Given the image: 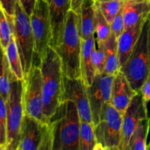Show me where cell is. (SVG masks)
I'll use <instances>...</instances> for the list:
<instances>
[{
	"label": "cell",
	"mask_w": 150,
	"mask_h": 150,
	"mask_svg": "<svg viewBox=\"0 0 150 150\" xmlns=\"http://www.w3.org/2000/svg\"><path fill=\"white\" fill-rule=\"evenodd\" d=\"M42 77V113L44 123H49L52 116L62 103L64 74L59 56L48 46L40 62Z\"/></svg>",
	"instance_id": "1"
},
{
	"label": "cell",
	"mask_w": 150,
	"mask_h": 150,
	"mask_svg": "<svg viewBox=\"0 0 150 150\" xmlns=\"http://www.w3.org/2000/svg\"><path fill=\"white\" fill-rule=\"evenodd\" d=\"M53 150H79L81 120L72 100L63 101L49 121Z\"/></svg>",
	"instance_id": "2"
},
{
	"label": "cell",
	"mask_w": 150,
	"mask_h": 150,
	"mask_svg": "<svg viewBox=\"0 0 150 150\" xmlns=\"http://www.w3.org/2000/svg\"><path fill=\"white\" fill-rule=\"evenodd\" d=\"M81 37L80 33V16L72 10L66 19L61 43L54 48L62 61L63 74L69 79L81 78Z\"/></svg>",
	"instance_id": "3"
},
{
	"label": "cell",
	"mask_w": 150,
	"mask_h": 150,
	"mask_svg": "<svg viewBox=\"0 0 150 150\" xmlns=\"http://www.w3.org/2000/svg\"><path fill=\"white\" fill-rule=\"evenodd\" d=\"M120 71L125 76L133 90L140 92L141 88L150 72L149 20L147 18L128 59L122 66Z\"/></svg>",
	"instance_id": "4"
},
{
	"label": "cell",
	"mask_w": 150,
	"mask_h": 150,
	"mask_svg": "<svg viewBox=\"0 0 150 150\" xmlns=\"http://www.w3.org/2000/svg\"><path fill=\"white\" fill-rule=\"evenodd\" d=\"M23 81L13 78L7 100V133L6 150H17L20 144L21 130L24 117L23 100Z\"/></svg>",
	"instance_id": "5"
},
{
	"label": "cell",
	"mask_w": 150,
	"mask_h": 150,
	"mask_svg": "<svg viewBox=\"0 0 150 150\" xmlns=\"http://www.w3.org/2000/svg\"><path fill=\"white\" fill-rule=\"evenodd\" d=\"M13 32L25 76L35 63L36 54L30 17L25 13L18 1L16 3Z\"/></svg>",
	"instance_id": "6"
},
{
	"label": "cell",
	"mask_w": 150,
	"mask_h": 150,
	"mask_svg": "<svg viewBox=\"0 0 150 150\" xmlns=\"http://www.w3.org/2000/svg\"><path fill=\"white\" fill-rule=\"evenodd\" d=\"M22 100L24 115L33 117L44 123L42 113V77L40 64H38L35 62L24 76Z\"/></svg>",
	"instance_id": "7"
},
{
	"label": "cell",
	"mask_w": 150,
	"mask_h": 150,
	"mask_svg": "<svg viewBox=\"0 0 150 150\" xmlns=\"http://www.w3.org/2000/svg\"><path fill=\"white\" fill-rule=\"evenodd\" d=\"M122 115L111 103L104 105L100 115L99 122L95 126L98 143L104 147H119L121 139Z\"/></svg>",
	"instance_id": "8"
},
{
	"label": "cell",
	"mask_w": 150,
	"mask_h": 150,
	"mask_svg": "<svg viewBox=\"0 0 150 150\" xmlns=\"http://www.w3.org/2000/svg\"><path fill=\"white\" fill-rule=\"evenodd\" d=\"M33 34L35 52L39 62L43 58L49 46L51 39V20L46 0H37L30 16Z\"/></svg>",
	"instance_id": "9"
},
{
	"label": "cell",
	"mask_w": 150,
	"mask_h": 150,
	"mask_svg": "<svg viewBox=\"0 0 150 150\" xmlns=\"http://www.w3.org/2000/svg\"><path fill=\"white\" fill-rule=\"evenodd\" d=\"M149 117L147 104L144 101L141 92H138L132 99L128 107L122 114L121 139L120 150H127L130 139L142 119Z\"/></svg>",
	"instance_id": "10"
},
{
	"label": "cell",
	"mask_w": 150,
	"mask_h": 150,
	"mask_svg": "<svg viewBox=\"0 0 150 150\" xmlns=\"http://www.w3.org/2000/svg\"><path fill=\"white\" fill-rule=\"evenodd\" d=\"M114 76L96 73L93 83L86 86L89 105L95 126L99 122L100 115L104 105L110 103L111 87Z\"/></svg>",
	"instance_id": "11"
},
{
	"label": "cell",
	"mask_w": 150,
	"mask_h": 150,
	"mask_svg": "<svg viewBox=\"0 0 150 150\" xmlns=\"http://www.w3.org/2000/svg\"><path fill=\"white\" fill-rule=\"evenodd\" d=\"M64 100H72L75 103L81 121L94 124L86 86L81 78L69 79L64 76L62 102Z\"/></svg>",
	"instance_id": "12"
},
{
	"label": "cell",
	"mask_w": 150,
	"mask_h": 150,
	"mask_svg": "<svg viewBox=\"0 0 150 150\" xmlns=\"http://www.w3.org/2000/svg\"><path fill=\"white\" fill-rule=\"evenodd\" d=\"M51 20V39L49 45L56 48L61 43L66 19L71 10V0H46Z\"/></svg>",
	"instance_id": "13"
},
{
	"label": "cell",
	"mask_w": 150,
	"mask_h": 150,
	"mask_svg": "<svg viewBox=\"0 0 150 150\" xmlns=\"http://www.w3.org/2000/svg\"><path fill=\"white\" fill-rule=\"evenodd\" d=\"M137 93L133 90L127 78L122 72L119 71L114 76L110 103L122 115Z\"/></svg>",
	"instance_id": "14"
},
{
	"label": "cell",
	"mask_w": 150,
	"mask_h": 150,
	"mask_svg": "<svg viewBox=\"0 0 150 150\" xmlns=\"http://www.w3.org/2000/svg\"><path fill=\"white\" fill-rule=\"evenodd\" d=\"M45 124L24 115L22 122L19 146L22 150H37L42 140Z\"/></svg>",
	"instance_id": "15"
},
{
	"label": "cell",
	"mask_w": 150,
	"mask_h": 150,
	"mask_svg": "<svg viewBox=\"0 0 150 150\" xmlns=\"http://www.w3.org/2000/svg\"><path fill=\"white\" fill-rule=\"evenodd\" d=\"M122 10L125 28L128 29L147 18L150 13V0H125Z\"/></svg>",
	"instance_id": "16"
},
{
	"label": "cell",
	"mask_w": 150,
	"mask_h": 150,
	"mask_svg": "<svg viewBox=\"0 0 150 150\" xmlns=\"http://www.w3.org/2000/svg\"><path fill=\"white\" fill-rule=\"evenodd\" d=\"M145 20L132 27L125 29L117 38V52L120 68L128 59L135 45L137 42Z\"/></svg>",
	"instance_id": "17"
},
{
	"label": "cell",
	"mask_w": 150,
	"mask_h": 150,
	"mask_svg": "<svg viewBox=\"0 0 150 150\" xmlns=\"http://www.w3.org/2000/svg\"><path fill=\"white\" fill-rule=\"evenodd\" d=\"M96 45L95 35L89 38L82 40L81 53V73L86 86H89L93 83L96 75L95 66L92 57V51Z\"/></svg>",
	"instance_id": "18"
},
{
	"label": "cell",
	"mask_w": 150,
	"mask_h": 150,
	"mask_svg": "<svg viewBox=\"0 0 150 150\" xmlns=\"http://www.w3.org/2000/svg\"><path fill=\"white\" fill-rule=\"evenodd\" d=\"M79 16L81 39H88L95 35V0H83Z\"/></svg>",
	"instance_id": "19"
},
{
	"label": "cell",
	"mask_w": 150,
	"mask_h": 150,
	"mask_svg": "<svg viewBox=\"0 0 150 150\" xmlns=\"http://www.w3.org/2000/svg\"><path fill=\"white\" fill-rule=\"evenodd\" d=\"M105 48L107 59L103 73L108 76H115L120 71V66L117 52V38L112 32L105 41Z\"/></svg>",
	"instance_id": "20"
},
{
	"label": "cell",
	"mask_w": 150,
	"mask_h": 150,
	"mask_svg": "<svg viewBox=\"0 0 150 150\" xmlns=\"http://www.w3.org/2000/svg\"><path fill=\"white\" fill-rule=\"evenodd\" d=\"M4 51H5L6 57H7L12 73L16 79L23 81L24 79V73H23L21 60L20 54H19L13 32L11 40Z\"/></svg>",
	"instance_id": "21"
},
{
	"label": "cell",
	"mask_w": 150,
	"mask_h": 150,
	"mask_svg": "<svg viewBox=\"0 0 150 150\" xmlns=\"http://www.w3.org/2000/svg\"><path fill=\"white\" fill-rule=\"evenodd\" d=\"M150 127V117L142 119L130 139L127 150H146Z\"/></svg>",
	"instance_id": "22"
},
{
	"label": "cell",
	"mask_w": 150,
	"mask_h": 150,
	"mask_svg": "<svg viewBox=\"0 0 150 150\" xmlns=\"http://www.w3.org/2000/svg\"><path fill=\"white\" fill-rule=\"evenodd\" d=\"M14 77L10 70L5 51L0 44V95L6 102L10 93V83Z\"/></svg>",
	"instance_id": "23"
},
{
	"label": "cell",
	"mask_w": 150,
	"mask_h": 150,
	"mask_svg": "<svg viewBox=\"0 0 150 150\" xmlns=\"http://www.w3.org/2000/svg\"><path fill=\"white\" fill-rule=\"evenodd\" d=\"M97 144L95 125L81 121L79 150H93Z\"/></svg>",
	"instance_id": "24"
},
{
	"label": "cell",
	"mask_w": 150,
	"mask_h": 150,
	"mask_svg": "<svg viewBox=\"0 0 150 150\" xmlns=\"http://www.w3.org/2000/svg\"><path fill=\"white\" fill-rule=\"evenodd\" d=\"M111 34V25L95 4V35L97 45H103Z\"/></svg>",
	"instance_id": "25"
},
{
	"label": "cell",
	"mask_w": 150,
	"mask_h": 150,
	"mask_svg": "<svg viewBox=\"0 0 150 150\" xmlns=\"http://www.w3.org/2000/svg\"><path fill=\"white\" fill-rule=\"evenodd\" d=\"M14 17L7 16L0 7V44L4 49L11 40L13 35V23Z\"/></svg>",
	"instance_id": "26"
},
{
	"label": "cell",
	"mask_w": 150,
	"mask_h": 150,
	"mask_svg": "<svg viewBox=\"0 0 150 150\" xmlns=\"http://www.w3.org/2000/svg\"><path fill=\"white\" fill-rule=\"evenodd\" d=\"M124 2L125 1H110L103 2L95 1V4L100 10L101 13L106 19L108 23L111 25L114 18L122 8Z\"/></svg>",
	"instance_id": "27"
},
{
	"label": "cell",
	"mask_w": 150,
	"mask_h": 150,
	"mask_svg": "<svg viewBox=\"0 0 150 150\" xmlns=\"http://www.w3.org/2000/svg\"><path fill=\"white\" fill-rule=\"evenodd\" d=\"M92 57L96 73H103L107 59L105 44L98 45V48L95 45L92 51Z\"/></svg>",
	"instance_id": "28"
},
{
	"label": "cell",
	"mask_w": 150,
	"mask_h": 150,
	"mask_svg": "<svg viewBox=\"0 0 150 150\" xmlns=\"http://www.w3.org/2000/svg\"><path fill=\"white\" fill-rule=\"evenodd\" d=\"M7 102L0 95V136L1 145H5L7 133Z\"/></svg>",
	"instance_id": "29"
},
{
	"label": "cell",
	"mask_w": 150,
	"mask_h": 150,
	"mask_svg": "<svg viewBox=\"0 0 150 150\" xmlns=\"http://www.w3.org/2000/svg\"><path fill=\"white\" fill-rule=\"evenodd\" d=\"M37 150H53L52 132L49 123L45 124L42 140Z\"/></svg>",
	"instance_id": "30"
},
{
	"label": "cell",
	"mask_w": 150,
	"mask_h": 150,
	"mask_svg": "<svg viewBox=\"0 0 150 150\" xmlns=\"http://www.w3.org/2000/svg\"><path fill=\"white\" fill-rule=\"evenodd\" d=\"M125 23L124 18H123L122 10L121 9L118 14L116 16L114 19L113 20L112 23H111V32L116 36V38H118L121 35V34L125 30Z\"/></svg>",
	"instance_id": "31"
},
{
	"label": "cell",
	"mask_w": 150,
	"mask_h": 150,
	"mask_svg": "<svg viewBox=\"0 0 150 150\" xmlns=\"http://www.w3.org/2000/svg\"><path fill=\"white\" fill-rule=\"evenodd\" d=\"M18 0H0V7L7 16L14 17Z\"/></svg>",
	"instance_id": "32"
},
{
	"label": "cell",
	"mask_w": 150,
	"mask_h": 150,
	"mask_svg": "<svg viewBox=\"0 0 150 150\" xmlns=\"http://www.w3.org/2000/svg\"><path fill=\"white\" fill-rule=\"evenodd\" d=\"M140 92L142 94L144 101L145 103L147 104L150 101V72L141 88Z\"/></svg>",
	"instance_id": "33"
},
{
	"label": "cell",
	"mask_w": 150,
	"mask_h": 150,
	"mask_svg": "<svg viewBox=\"0 0 150 150\" xmlns=\"http://www.w3.org/2000/svg\"><path fill=\"white\" fill-rule=\"evenodd\" d=\"M25 13L30 17L33 12L37 0H18Z\"/></svg>",
	"instance_id": "34"
},
{
	"label": "cell",
	"mask_w": 150,
	"mask_h": 150,
	"mask_svg": "<svg viewBox=\"0 0 150 150\" xmlns=\"http://www.w3.org/2000/svg\"><path fill=\"white\" fill-rule=\"evenodd\" d=\"M83 0H71V10L76 12L78 15H80L81 7Z\"/></svg>",
	"instance_id": "35"
},
{
	"label": "cell",
	"mask_w": 150,
	"mask_h": 150,
	"mask_svg": "<svg viewBox=\"0 0 150 150\" xmlns=\"http://www.w3.org/2000/svg\"><path fill=\"white\" fill-rule=\"evenodd\" d=\"M93 150H105V148H104V146H103L101 144L98 143L96 144V146H95V149H94Z\"/></svg>",
	"instance_id": "36"
},
{
	"label": "cell",
	"mask_w": 150,
	"mask_h": 150,
	"mask_svg": "<svg viewBox=\"0 0 150 150\" xmlns=\"http://www.w3.org/2000/svg\"><path fill=\"white\" fill-rule=\"evenodd\" d=\"M147 18L149 20V48H150V13L148 15Z\"/></svg>",
	"instance_id": "37"
},
{
	"label": "cell",
	"mask_w": 150,
	"mask_h": 150,
	"mask_svg": "<svg viewBox=\"0 0 150 150\" xmlns=\"http://www.w3.org/2000/svg\"><path fill=\"white\" fill-rule=\"evenodd\" d=\"M125 1V0H95L98 2H103V1Z\"/></svg>",
	"instance_id": "38"
},
{
	"label": "cell",
	"mask_w": 150,
	"mask_h": 150,
	"mask_svg": "<svg viewBox=\"0 0 150 150\" xmlns=\"http://www.w3.org/2000/svg\"><path fill=\"white\" fill-rule=\"evenodd\" d=\"M0 150H6L5 146L4 145H0Z\"/></svg>",
	"instance_id": "39"
},
{
	"label": "cell",
	"mask_w": 150,
	"mask_h": 150,
	"mask_svg": "<svg viewBox=\"0 0 150 150\" xmlns=\"http://www.w3.org/2000/svg\"><path fill=\"white\" fill-rule=\"evenodd\" d=\"M146 150H150V142L149 144H147V147H146Z\"/></svg>",
	"instance_id": "40"
},
{
	"label": "cell",
	"mask_w": 150,
	"mask_h": 150,
	"mask_svg": "<svg viewBox=\"0 0 150 150\" xmlns=\"http://www.w3.org/2000/svg\"><path fill=\"white\" fill-rule=\"evenodd\" d=\"M112 150H120L119 149V147H114V148H111Z\"/></svg>",
	"instance_id": "41"
},
{
	"label": "cell",
	"mask_w": 150,
	"mask_h": 150,
	"mask_svg": "<svg viewBox=\"0 0 150 150\" xmlns=\"http://www.w3.org/2000/svg\"><path fill=\"white\" fill-rule=\"evenodd\" d=\"M105 148V150H112L111 149V148H110V147H104Z\"/></svg>",
	"instance_id": "42"
},
{
	"label": "cell",
	"mask_w": 150,
	"mask_h": 150,
	"mask_svg": "<svg viewBox=\"0 0 150 150\" xmlns=\"http://www.w3.org/2000/svg\"><path fill=\"white\" fill-rule=\"evenodd\" d=\"M0 145H1V136H0Z\"/></svg>",
	"instance_id": "43"
},
{
	"label": "cell",
	"mask_w": 150,
	"mask_h": 150,
	"mask_svg": "<svg viewBox=\"0 0 150 150\" xmlns=\"http://www.w3.org/2000/svg\"><path fill=\"white\" fill-rule=\"evenodd\" d=\"M17 150H22L21 149V148L20 147H18V149H17Z\"/></svg>",
	"instance_id": "44"
}]
</instances>
